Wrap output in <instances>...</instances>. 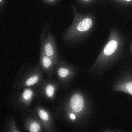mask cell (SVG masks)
Returning <instances> with one entry per match:
<instances>
[{
	"label": "cell",
	"instance_id": "obj_1",
	"mask_svg": "<svg viewBox=\"0 0 132 132\" xmlns=\"http://www.w3.org/2000/svg\"><path fill=\"white\" fill-rule=\"evenodd\" d=\"M43 73L38 63L34 66L23 65L17 72L12 82L15 90L33 86L42 78Z\"/></svg>",
	"mask_w": 132,
	"mask_h": 132
},
{
	"label": "cell",
	"instance_id": "obj_2",
	"mask_svg": "<svg viewBox=\"0 0 132 132\" xmlns=\"http://www.w3.org/2000/svg\"><path fill=\"white\" fill-rule=\"evenodd\" d=\"M21 89L10 94L8 101L16 108L23 110H28L34 96L37 94L33 86Z\"/></svg>",
	"mask_w": 132,
	"mask_h": 132
},
{
	"label": "cell",
	"instance_id": "obj_3",
	"mask_svg": "<svg viewBox=\"0 0 132 132\" xmlns=\"http://www.w3.org/2000/svg\"><path fill=\"white\" fill-rule=\"evenodd\" d=\"M79 70L78 67L66 62L62 59L55 67L54 72L61 80L70 79Z\"/></svg>",
	"mask_w": 132,
	"mask_h": 132
},
{
	"label": "cell",
	"instance_id": "obj_4",
	"mask_svg": "<svg viewBox=\"0 0 132 132\" xmlns=\"http://www.w3.org/2000/svg\"><path fill=\"white\" fill-rule=\"evenodd\" d=\"M24 125L26 130L31 132H41L43 126L36 113L31 110L24 119Z\"/></svg>",
	"mask_w": 132,
	"mask_h": 132
},
{
	"label": "cell",
	"instance_id": "obj_5",
	"mask_svg": "<svg viewBox=\"0 0 132 132\" xmlns=\"http://www.w3.org/2000/svg\"><path fill=\"white\" fill-rule=\"evenodd\" d=\"M56 86L55 82L52 81L42 78L32 86L37 94L44 93L48 97L51 98L54 95Z\"/></svg>",
	"mask_w": 132,
	"mask_h": 132
},
{
	"label": "cell",
	"instance_id": "obj_6",
	"mask_svg": "<svg viewBox=\"0 0 132 132\" xmlns=\"http://www.w3.org/2000/svg\"><path fill=\"white\" fill-rule=\"evenodd\" d=\"M38 63L41 69L48 77L51 78L54 72L56 65L53 61L46 55L41 50L40 53Z\"/></svg>",
	"mask_w": 132,
	"mask_h": 132
},
{
	"label": "cell",
	"instance_id": "obj_7",
	"mask_svg": "<svg viewBox=\"0 0 132 132\" xmlns=\"http://www.w3.org/2000/svg\"><path fill=\"white\" fill-rule=\"evenodd\" d=\"M50 42L47 41L41 50L46 55L53 61L56 65L59 63L61 59L54 45Z\"/></svg>",
	"mask_w": 132,
	"mask_h": 132
},
{
	"label": "cell",
	"instance_id": "obj_8",
	"mask_svg": "<svg viewBox=\"0 0 132 132\" xmlns=\"http://www.w3.org/2000/svg\"><path fill=\"white\" fill-rule=\"evenodd\" d=\"M83 99L80 94H76L72 98L71 100V105L73 111L78 112L81 110L83 106Z\"/></svg>",
	"mask_w": 132,
	"mask_h": 132
},
{
	"label": "cell",
	"instance_id": "obj_9",
	"mask_svg": "<svg viewBox=\"0 0 132 132\" xmlns=\"http://www.w3.org/2000/svg\"><path fill=\"white\" fill-rule=\"evenodd\" d=\"M34 111L39 117L44 128L46 127L47 122L50 119L48 112L39 104L37 105Z\"/></svg>",
	"mask_w": 132,
	"mask_h": 132
},
{
	"label": "cell",
	"instance_id": "obj_10",
	"mask_svg": "<svg viewBox=\"0 0 132 132\" xmlns=\"http://www.w3.org/2000/svg\"><path fill=\"white\" fill-rule=\"evenodd\" d=\"M5 130L6 132H19L21 131L17 127L15 119L13 117L8 120L5 126Z\"/></svg>",
	"mask_w": 132,
	"mask_h": 132
},
{
	"label": "cell",
	"instance_id": "obj_11",
	"mask_svg": "<svg viewBox=\"0 0 132 132\" xmlns=\"http://www.w3.org/2000/svg\"><path fill=\"white\" fill-rule=\"evenodd\" d=\"M92 24V22L90 19H85L78 24L77 26V29L80 32L87 31L90 28Z\"/></svg>",
	"mask_w": 132,
	"mask_h": 132
},
{
	"label": "cell",
	"instance_id": "obj_12",
	"mask_svg": "<svg viewBox=\"0 0 132 132\" xmlns=\"http://www.w3.org/2000/svg\"><path fill=\"white\" fill-rule=\"evenodd\" d=\"M117 46V42L115 40H112L109 42L104 50V54L107 55L112 54L116 50Z\"/></svg>",
	"mask_w": 132,
	"mask_h": 132
},
{
	"label": "cell",
	"instance_id": "obj_13",
	"mask_svg": "<svg viewBox=\"0 0 132 132\" xmlns=\"http://www.w3.org/2000/svg\"><path fill=\"white\" fill-rule=\"evenodd\" d=\"M126 87L129 92L132 95V82H130L126 83Z\"/></svg>",
	"mask_w": 132,
	"mask_h": 132
},
{
	"label": "cell",
	"instance_id": "obj_14",
	"mask_svg": "<svg viewBox=\"0 0 132 132\" xmlns=\"http://www.w3.org/2000/svg\"><path fill=\"white\" fill-rule=\"evenodd\" d=\"M70 117L71 118L73 119H74L75 118V116L73 114H71V115Z\"/></svg>",
	"mask_w": 132,
	"mask_h": 132
},
{
	"label": "cell",
	"instance_id": "obj_15",
	"mask_svg": "<svg viewBox=\"0 0 132 132\" xmlns=\"http://www.w3.org/2000/svg\"><path fill=\"white\" fill-rule=\"evenodd\" d=\"M126 0L128 1H131L132 0Z\"/></svg>",
	"mask_w": 132,
	"mask_h": 132
},
{
	"label": "cell",
	"instance_id": "obj_16",
	"mask_svg": "<svg viewBox=\"0 0 132 132\" xmlns=\"http://www.w3.org/2000/svg\"><path fill=\"white\" fill-rule=\"evenodd\" d=\"M49 0L52 1V0Z\"/></svg>",
	"mask_w": 132,
	"mask_h": 132
},
{
	"label": "cell",
	"instance_id": "obj_17",
	"mask_svg": "<svg viewBox=\"0 0 132 132\" xmlns=\"http://www.w3.org/2000/svg\"><path fill=\"white\" fill-rule=\"evenodd\" d=\"M0 0V1H1V0Z\"/></svg>",
	"mask_w": 132,
	"mask_h": 132
},
{
	"label": "cell",
	"instance_id": "obj_18",
	"mask_svg": "<svg viewBox=\"0 0 132 132\" xmlns=\"http://www.w3.org/2000/svg\"></svg>",
	"mask_w": 132,
	"mask_h": 132
}]
</instances>
